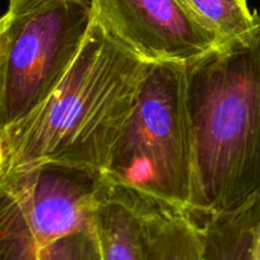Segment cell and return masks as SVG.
I'll use <instances>...</instances> for the list:
<instances>
[{
    "label": "cell",
    "instance_id": "cell-1",
    "mask_svg": "<svg viewBox=\"0 0 260 260\" xmlns=\"http://www.w3.org/2000/svg\"><path fill=\"white\" fill-rule=\"evenodd\" d=\"M193 142L188 215L202 225L260 198V24L185 63Z\"/></svg>",
    "mask_w": 260,
    "mask_h": 260
},
{
    "label": "cell",
    "instance_id": "cell-2",
    "mask_svg": "<svg viewBox=\"0 0 260 260\" xmlns=\"http://www.w3.org/2000/svg\"><path fill=\"white\" fill-rule=\"evenodd\" d=\"M149 63L94 18L78 57L50 96L23 121L0 129V175L46 161L103 172Z\"/></svg>",
    "mask_w": 260,
    "mask_h": 260
},
{
    "label": "cell",
    "instance_id": "cell-3",
    "mask_svg": "<svg viewBox=\"0 0 260 260\" xmlns=\"http://www.w3.org/2000/svg\"><path fill=\"white\" fill-rule=\"evenodd\" d=\"M103 173L114 187L189 212L193 142L185 63H149Z\"/></svg>",
    "mask_w": 260,
    "mask_h": 260
},
{
    "label": "cell",
    "instance_id": "cell-4",
    "mask_svg": "<svg viewBox=\"0 0 260 260\" xmlns=\"http://www.w3.org/2000/svg\"><path fill=\"white\" fill-rule=\"evenodd\" d=\"M91 0H9L0 20V129L50 96L93 23Z\"/></svg>",
    "mask_w": 260,
    "mask_h": 260
},
{
    "label": "cell",
    "instance_id": "cell-5",
    "mask_svg": "<svg viewBox=\"0 0 260 260\" xmlns=\"http://www.w3.org/2000/svg\"><path fill=\"white\" fill-rule=\"evenodd\" d=\"M113 184L95 168L46 161L0 175V220L24 231L37 248L95 228Z\"/></svg>",
    "mask_w": 260,
    "mask_h": 260
},
{
    "label": "cell",
    "instance_id": "cell-6",
    "mask_svg": "<svg viewBox=\"0 0 260 260\" xmlns=\"http://www.w3.org/2000/svg\"><path fill=\"white\" fill-rule=\"evenodd\" d=\"M93 14L146 62L187 63L221 43L178 0H91Z\"/></svg>",
    "mask_w": 260,
    "mask_h": 260
},
{
    "label": "cell",
    "instance_id": "cell-7",
    "mask_svg": "<svg viewBox=\"0 0 260 260\" xmlns=\"http://www.w3.org/2000/svg\"><path fill=\"white\" fill-rule=\"evenodd\" d=\"M95 230L102 260H151L141 198L114 187L96 211Z\"/></svg>",
    "mask_w": 260,
    "mask_h": 260
},
{
    "label": "cell",
    "instance_id": "cell-8",
    "mask_svg": "<svg viewBox=\"0 0 260 260\" xmlns=\"http://www.w3.org/2000/svg\"><path fill=\"white\" fill-rule=\"evenodd\" d=\"M140 198L149 230L151 260H202L201 228L187 212Z\"/></svg>",
    "mask_w": 260,
    "mask_h": 260
},
{
    "label": "cell",
    "instance_id": "cell-9",
    "mask_svg": "<svg viewBox=\"0 0 260 260\" xmlns=\"http://www.w3.org/2000/svg\"><path fill=\"white\" fill-rule=\"evenodd\" d=\"M200 228L202 260H253L260 233V198L212 216Z\"/></svg>",
    "mask_w": 260,
    "mask_h": 260
},
{
    "label": "cell",
    "instance_id": "cell-10",
    "mask_svg": "<svg viewBox=\"0 0 260 260\" xmlns=\"http://www.w3.org/2000/svg\"><path fill=\"white\" fill-rule=\"evenodd\" d=\"M0 260H102V253L95 228L37 248L24 231L0 221Z\"/></svg>",
    "mask_w": 260,
    "mask_h": 260
},
{
    "label": "cell",
    "instance_id": "cell-11",
    "mask_svg": "<svg viewBox=\"0 0 260 260\" xmlns=\"http://www.w3.org/2000/svg\"><path fill=\"white\" fill-rule=\"evenodd\" d=\"M185 12L221 42L246 35L260 24V15L251 12L248 0H178Z\"/></svg>",
    "mask_w": 260,
    "mask_h": 260
},
{
    "label": "cell",
    "instance_id": "cell-12",
    "mask_svg": "<svg viewBox=\"0 0 260 260\" xmlns=\"http://www.w3.org/2000/svg\"><path fill=\"white\" fill-rule=\"evenodd\" d=\"M253 260H260V233L258 236V240H256V244H255V249H254Z\"/></svg>",
    "mask_w": 260,
    "mask_h": 260
}]
</instances>
